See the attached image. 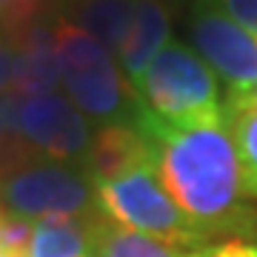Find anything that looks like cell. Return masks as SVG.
<instances>
[{
	"instance_id": "cell-13",
	"label": "cell",
	"mask_w": 257,
	"mask_h": 257,
	"mask_svg": "<svg viewBox=\"0 0 257 257\" xmlns=\"http://www.w3.org/2000/svg\"><path fill=\"white\" fill-rule=\"evenodd\" d=\"M132 12L135 0H86L80 6V29L89 32L106 52L117 55Z\"/></svg>"
},
{
	"instance_id": "cell-12",
	"label": "cell",
	"mask_w": 257,
	"mask_h": 257,
	"mask_svg": "<svg viewBox=\"0 0 257 257\" xmlns=\"http://www.w3.org/2000/svg\"><path fill=\"white\" fill-rule=\"evenodd\" d=\"M94 257H189V251L166 246L140 231L123 229L97 211L94 214Z\"/></svg>"
},
{
	"instance_id": "cell-8",
	"label": "cell",
	"mask_w": 257,
	"mask_h": 257,
	"mask_svg": "<svg viewBox=\"0 0 257 257\" xmlns=\"http://www.w3.org/2000/svg\"><path fill=\"white\" fill-rule=\"evenodd\" d=\"M83 163L94 186L123 175L135 166L155 163V152H152L149 138L135 123H109V126L97 128V135L86 149Z\"/></svg>"
},
{
	"instance_id": "cell-1",
	"label": "cell",
	"mask_w": 257,
	"mask_h": 257,
	"mask_svg": "<svg viewBox=\"0 0 257 257\" xmlns=\"http://www.w3.org/2000/svg\"><path fill=\"white\" fill-rule=\"evenodd\" d=\"M152 143L166 194L209 240L223 231H254L243 206V169L226 117L189 126L140 128Z\"/></svg>"
},
{
	"instance_id": "cell-6",
	"label": "cell",
	"mask_w": 257,
	"mask_h": 257,
	"mask_svg": "<svg viewBox=\"0 0 257 257\" xmlns=\"http://www.w3.org/2000/svg\"><path fill=\"white\" fill-rule=\"evenodd\" d=\"M189 32L200 57L229 92H237L257 77V35L234 23L209 0H197L189 18Z\"/></svg>"
},
{
	"instance_id": "cell-19",
	"label": "cell",
	"mask_w": 257,
	"mask_h": 257,
	"mask_svg": "<svg viewBox=\"0 0 257 257\" xmlns=\"http://www.w3.org/2000/svg\"><path fill=\"white\" fill-rule=\"evenodd\" d=\"M18 146H20L18 138H12L9 132H6V123L0 120V177L6 175V172H12V166H15V163H26V160L12 157Z\"/></svg>"
},
{
	"instance_id": "cell-21",
	"label": "cell",
	"mask_w": 257,
	"mask_h": 257,
	"mask_svg": "<svg viewBox=\"0 0 257 257\" xmlns=\"http://www.w3.org/2000/svg\"><path fill=\"white\" fill-rule=\"evenodd\" d=\"M12 72H15V46H6L0 40V92L12 86Z\"/></svg>"
},
{
	"instance_id": "cell-17",
	"label": "cell",
	"mask_w": 257,
	"mask_h": 257,
	"mask_svg": "<svg viewBox=\"0 0 257 257\" xmlns=\"http://www.w3.org/2000/svg\"><path fill=\"white\" fill-rule=\"evenodd\" d=\"M209 3L226 12L234 23L248 29L251 35H257V0H209Z\"/></svg>"
},
{
	"instance_id": "cell-9",
	"label": "cell",
	"mask_w": 257,
	"mask_h": 257,
	"mask_svg": "<svg viewBox=\"0 0 257 257\" xmlns=\"http://www.w3.org/2000/svg\"><path fill=\"white\" fill-rule=\"evenodd\" d=\"M60 80L57 46L52 26L35 23L15 40V72H12V94L18 97H40L52 94Z\"/></svg>"
},
{
	"instance_id": "cell-16",
	"label": "cell",
	"mask_w": 257,
	"mask_h": 257,
	"mask_svg": "<svg viewBox=\"0 0 257 257\" xmlns=\"http://www.w3.org/2000/svg\"><path fill=\"white\" fill-rule=\"evenodd\" d=\"M32 234L35 223L20 214H3L0 217V257H29L32 251Z\"/></svg>"
},
{
	"instance_id": "cell-18",
	"label": "cell",
	"mask_w": 257,
	"mask_h": 257,
	"mask_svg": "<svg viewBox=\"0 0 257 257\" xmlns=\"http://www.w3.org/2000/svg\"><path fill=\"white\" fill-rule=\"evenodd\" d=\"M189 257H257V246L243 240H226L217 246H203L197 251H189Z\"/></svg>"
},
{
	"instance_id": "cell-14",
	"label": "cell",
	"mask_w": 257,
	"mask_h": 257,
	"mask_svg": "<svg viewBox=\"0 0 257 257\" xmlns=\"http://www.w3.org/2000/svg\"><path fill=\"white\" fill-rule=\"evenodd\" d=\"M223 117L229 123L231 140L237 149L246 194L257 197V106H223Z\"/></svg>"
},
{
	"instance_id": "cell-2",
	"label": "cell",
	"mask_w": 257,
	"mask_h": 257,
	"mask_svg": "<svg viewBox=\"0 0 257 257\" xmlns=\"http://www.w3.org/2000/svg\"><path fill=\"white\" fill-rule=\"evenodd\" d=\"M138 114L135 126H189L223 117L220 77L197 52L166 43L132 83Z\"/></svg>"
},
{
	"instance_id": "cell-5",
	"label": "cell",
	"mask_w": 257,
	"mask_h": 257,
	"mask_svg": "<svg viewBox=\"0 0 257 257\" xmlns=\"http://www.w3.org/2000/svg\"><path fill=\"white\" fill-rule=\"evenodd\" d=\"M0 200L12 214L43 220L55 214L94 211V186L89 175L57 160L15 166L0 177Z\"/></svg>"
},
{
	"instance_id": "cell-22",
	"label": "cell",
	"mask_w": 257,
	"mask_h": 257,
	"mask_svg": "<svg viewBox=\"0 0 257 257\" xmlns=\"http://www.w3.org/2000/svg\"><path fill=\"white\" fill-rule=\"evenodd\" d=\"M0 217H3V211H0Z\"/></svg>"
},
{
	"instance_id": "cell-15",
	"label": "cell",
	"mask_w": 257,
	"mask_h": 257,
	"mask_svg": "<svg viewBox=\"0 0 257 257\" xmlns=\"http://www.w3.org/2000/svg\"><path fill=\"white\" fill-rule=\"evenodd\" d=\"M49 0H0V35L18 40L29 26L40 23Z\"/></svg>"
},
{
	"instance_id": "cell-20",
	"label": "cell",
	"mask_w": 257,
	"mask_h": 257,
	"mask_svg": "<svg viewBox=\"0 0 257 257\" xmlns=\"http://www.w3.org/2000/svg\"><path fill=\"white\" fill-rule=\"evenodd\" d=\"M223 106H234V109H240V106H257V77L248 83V86H243V89H237V92L226 94Z\"/></svg>"
},
{
	"instance_id": "cell-10",
	"label": "cell",
	"mask_w": 257,
	"mask_h": 257,
	"mask_svg": "<svg viewBox=\"0 0 257 257\" xmlns=\"http://www.w3.org/2000/svg\"><path fill=\"white\" fill-rule=\"evenodd\" d=\"M166 43H169V6L163 0H135L126 37L117 49L126 80H138Z\"/></svg>"
},
{
	"instance_id": "cell-3",
	"label": "cell",
	"mask_w": 257,
	"mask_h": 257,
	"mask_svg": "<svg viewBox=\"0 0 257 257\" xmlns=\"http://www.w3.org/2000/svg\"><path fill=\"white\" fill-rule=\"evenodd\" d=\"M94 206L111 223L155 237L180 251H197L206 246V237L166 194L155 163L135 166L111 180L94 183Z\"/></svg>"
},
{
	"instance_id": "cell-11",
	"label": "cell",
	"mask_w": 257,
	"mask_h": 257,
	"mask_svg": "<svg viewBox=\"0 0 257 257\" xmlns=\"http://www.w3.org/2000/svg\"><path fill=\"white\" fill-rule=\"evenodd\" d=\"M94 214H55L37 220L29 257H92L94 254Z\"/></svg>"
},
{
	"instance_id": "cell-7",
	"label": "cell",
	"mask_w": 257,
	"mask_h": 257,
	"mask_svg": "<svg viewBox=\"0 0 257 257\" xmlns=\"http://www.w3.org/2000/svg\"><path fill=\"white\" fill-rule=\"evenodd\" d=\"M15 132H20L29 146H35L40 155L57 163L83 160L92 143L83 114L57 94L23 97L15 114Z\"/></svg>"
},
{
	"instance_id": "cell-4",
	"label": "cell",
	"mask_w": 257,
	"mask_h": 257,
	"mask_svg": "<svg viewBox=\"0 0 257 257\" xmlns=\"http://www.w3.org/2000/svg\"><path fill=\"white\" fill-rule=\"evenodd\" d=\"M55 46L60 63V80L77 103V109L89 117L114 120V123H135L138 103L132 83L123 80L111 55L94 40L89 32L74 26L69 20H55Z\"/></svg>"
}]
</instances>
